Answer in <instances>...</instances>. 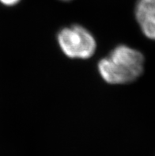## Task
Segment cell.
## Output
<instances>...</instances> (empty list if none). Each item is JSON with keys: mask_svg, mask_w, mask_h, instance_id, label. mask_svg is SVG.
I'll use <instances>...</instances> for the list:
<instances>
[{"mask_svg": "<svg viewBox=\"0 0 155 156\" xmlns=\"http://www.w3.org/2000/svg\"><path fill=\"white\" fill-rule=\"evenodd\" d=\"M57 41L62 51L71 59H89L97 48L94 37L79 25L63 28L58 33Z\"/></svg>", "mask_w": 155, "mask_h": 156, "instance_id": "7a4b0ae2", "label": "cell"}, {"mask_svg": "<svg viewBox=\"0 0 155 156\" xmlns=\"http://www.w3.org/2000/svg\"><path fill=\"white\" fill-rule=\"evenodd\" d=\"M145 58L139 50L125 44L118 45L97 64L100 75L106 83L123 85L133 83L143 73Z\"/></svg>", "mask_w": 155, "mask_h": 156, "instance_id": "6da1fadb", "label": "cell"}, {"mask_svg": "<svg viewBox=\"0 0 155 156\" xmlns=\"http://www.w3.org/2000/svg\"><path fill=\"white\" fill-rule=\"evenodd\" d=\"M21 0H0V2L5 6H14L16 4H18Z\"/></svg>", "mask_w": 155, "mask_h": 156, "instance_id": "277c9868", "label": "cell"}, {"mask_svg": "<svg viewBox=\"0 0 155 156\" xmlns=\"http://www.w3.org/2000/svg\"><path fill=\"white\" fill-rule=\"evenodd\" d=\"M135 15L144 36L155 41V0H138Z\"/></svg>", "mask_w": 155, "mask_h": 156, "instance_id": "3957f363", "label": "cell"}, {"mask_svg": "<svg viewBox=\"0 0 155 156\" xmlns=\"http://www.w3.org/2000/svg\"><path fill=\"white\" fill-rule=\"evenodd\" d=\"M61 1H64V2H68V1H71V0H61Z\"/></svg>", "mask_w": 155, "mask_h": 156, "instance_id": "5b68a950", "label": "cell"}]
</instances>
